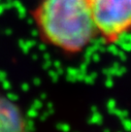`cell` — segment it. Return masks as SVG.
Masks as SVG:
<instances>
[{
	"label": "cell",
	"mask_w": 131,
	"mask_h": 132,
	"mask_svg": "<svg viewBox=\"0 0 131 132\" xmlns=\"http://www.w3.org/2000/svg\"><path fill=\"white\" fill-rule=\"evenodd\" d=\"M32 18L41 39L66 54H78L97 37L89 0H41Z\"/></svg>",
	"instance_id": "cell-1"
},
{
	"label": "cell",
	"mask_w": 131,
	"mask_h": 132,
	"mask_svg": "<svg viewBox=\"0 0 131 132\" xmlns=\"http://www.w3.org/2000/svg\"><path fill=\"white\" fill-rule=\"evenodd\" d=\"M89 4L97 36L105 43L131 32V0H89Z\"/></svg>",
	"instance_id": "cell-2"
},
{
	"label": "cell",
	"mask_w": 131,
	"mask_h": 132,
	"mask_svg": "<svg viewBox=\"0 0 131 132\" xmlns=\"http://www.w3.org/2000/svg\"><path fill=\"white\" fill-rule=\"evenodd\" d=\"M0 132H28L20 107L3 95H0Z\"/></svg>",
	"instance_id": "cell-3"
}]
</instances>
